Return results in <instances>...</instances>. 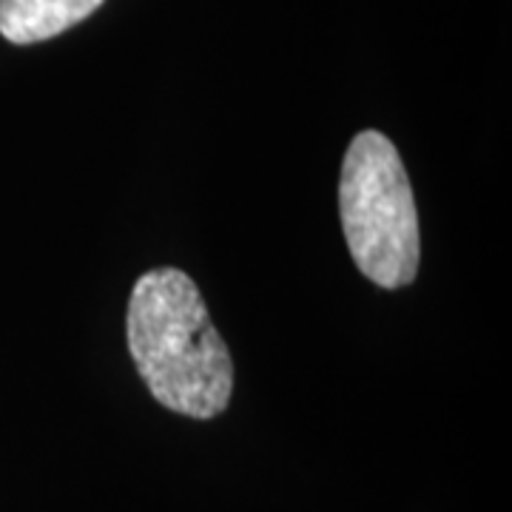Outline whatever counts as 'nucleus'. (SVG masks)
<instances>
[{
  "label": "nucleus",
  "instance_id": "f257e3e1",
  "mask_svg": "<svg viewBox=\"0 0 512 512\" xmlns=\"http://www.w3.org/2000/svg\"><path fill=\"white\" fill-rule=\"evenodd\" d=\"M128 353L148 393L191 419H214L231 402L234 362L200 288L180 268L143 274L128 299Z\"/></svg>",
  "mask_w": 512,
  "mask_h": 512
},
{
  "label": "nucleus",
  "instance_id": "f03ea898",
  "mask_svg": "<svg viewBox=\"0 0 512 512\" xmlns=\"http://www.w3.org/2000/svg\"><path fill=\"white\" fill-rule=\"evenodd\" d=\"M339 217L356 268L379 288L396 291L419 274V214L410 177L382 131L353 137L339 177Z\"/></svg>",
  "mask_w": 512,
  "mask_h": 512
},
{
  "label": "nucleus",
  "instance_id": "7ed1b4c3",
  "mask_svg": "<svg viewBox=\"0 0 512 512\" xmlns=\"http://www.w3.org/2000/svg\"><path fill=\"white\" fill-rule=\"evenodd\" d=\"M106 0H0V35L29 46L63 35L103 6Z\"/></svg>",
  "mask_w": 512,
  "mask_h": 512
}]
</instances>
